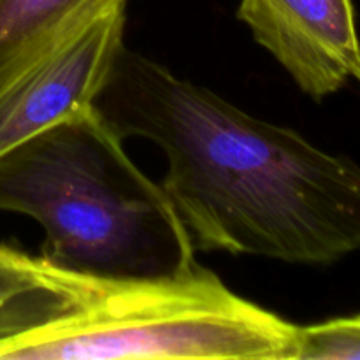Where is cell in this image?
Returning <instances> with one entry per match:
<instances>
[{
	"label": "cell",
	"instance_id": "cell-1",
	"mask_svg": "<svg viewBox=\"0 0 360 360\" xmlns=\"http://www.w3.org/2000/svg\"><path fill=\"white\" fill-rule=\"evenodd\" d=\"M165 153L160 185L193 248L326 266L360 250V167L123 48L95 101Z\"/></svg>",
	"mask_w": 360,
	"mask_h": 360
},
{
	"label": "cell",
	"instance_id": "cell-2",
	"mask_svg": "<svg viewBox=\"0 0 360 360\" xmlns=\"http://www.w3.org/2000/svg\"><path fill=\"white\" fill-rule=\"evenodd\" d=\"M42 262V283L7 313L0 360H294L297 326L200 266L104 278Z\"/></svg>",
	"mask_w": 360,
	"mask_h": 360
},
{
	"label": "cell",
	"instance_id": "cell-3",
	"mask_svg": "<svg viewBox=\"0 0 360 360\" xmlns=\"http://www.w3.org/2000/svg\"><path fill=\"white\" fill-rule=\"evenodd\" d=\"M0 211L41 224V257L63 271L164 278L199 266L164 186L134 164L95 104L0 155Z\"/></svg>",
	"mask_w": 360,
	"mask_h": 360
},
{
	"label": "cell",
	"instance_id": "cell-4",
	"mask_svg": "<svg viewBox=\"0 0 360 360\" xmlns=\"http://www.w3.org/2000/svg\"><path fill=\"white\" fill-rule=\"evenodd\" d=\"M127 7L67 35L0 94V155L95 104L125 48Z\"/></svg>",
	"mask_w": 360,
	"mask_h": 360
},
{
	"label": "cell",
	"instance_id": "cell-5",
	"mask_svg": "<svg viewBox=\"0 0 360 360\" xmlns=\"http://www.w3.org/2000/svg\"><path fill=\"white\" fill-rule=\"evenodd\" d=\"M238 18L313 101L354 76L360 42L352 0H241Z\"/></svg>",
	"mask_w": 360,
	"mask_h": 360
},
{
	"label": "cell",
	"instance_id": "cell-6",
	"mask_svg": "<svg viewBox=\"0 0 360 360\" xmlns=\"http://www.w3.org/2000/svg\"><path fill=\"white\" fill-rule=\"evenodd\" d=\"M129 0H0V94L60 41Z\"/></svg>",
	"mask_w": 360,
	"mask_h": 360
},
{
	"label": "cell",
	"instance_id": "cell-7",
	"mask_svg": "<svg viewBox=\"0 0 360 360\" xmlns=\"http://www.w3.org/2000/svg\"><path fill=\"white\" fill-rule=\"evenodd\" d=\"M294 360H360V315L297 326Z\"/></svg>",
	"mask_w": 360,
	"mask_h": 360
},
{
	"label": "cell",
	"instance_id": "cell-8",
	"mask_svg": "<svg viewBox=\"0 0 360 360\" xmlns=\"http://www.w3.org/2000/svg\"><path fill=\"white\" fill-rule=\"evenodd\" d=\"M44 280V262L41 257H32L23 250L0 243V313L34 290Z\"/></svg>",
	"mask_w": 360,
	"mask_h": 360
},
{
	"label": "cell",
	"instance_id": "cell-9",
	"mask_svg": "<svg viewBox=\"0 0 360 360\" xmlns=\"http://www.w3.org/2000/svg\"><path fill=\"white\" fill-rule=\"evenodd\" d=\"M352 77H355V79L359 81V84H360V60L357 62V65H355V69H354V76Z\"/></svg>",
	"mask_w": 360,
	"mask_h": 360
}]
</instances>
